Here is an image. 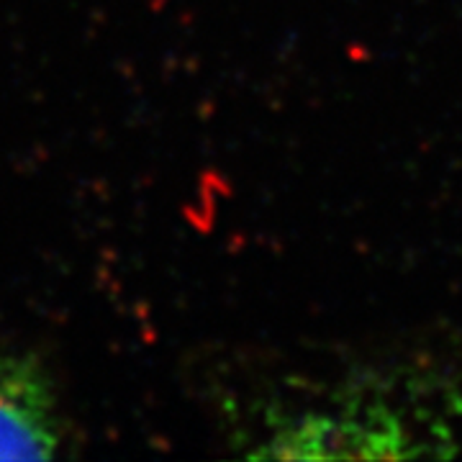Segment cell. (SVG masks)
Instances as JSON below:
<instances>
[{
    "label": "cell",
    "mask_w": 462,
    "mask_h": 462,
    "mask_svg": "<svg viewBox=\"0 0 462 462\" xmlns=\"http://www.w3.org/2000/svg\"><path fill=\"white\" fill-rule=\"evenodd\" d=\"M62 445V419L44 365L0 355V460H50Z\"/></svg>",
    "instance_id": "6da1fadb"
}]
</instances>
